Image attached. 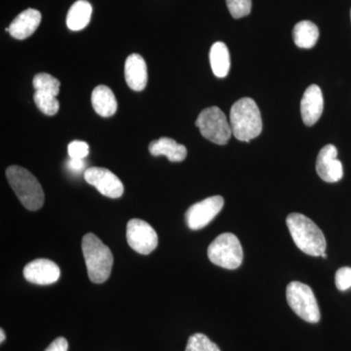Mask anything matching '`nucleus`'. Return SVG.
Segmentation results:
<instances>
[{"instance_id": "obj_1", "label": "nucleus", "mask_w": 351, "mask_h": 351, "mask_svg": "<svg viewBox=\"0 0 351 351\" xmlns=\"http://www.w3.org/2000/svg\"><path fill=\"white\" fill-rule=\"evenodd\" d=\"M295 244L306 255L321 257L326 250L327 243L322 230L304 215L292 213L286 219Z\"/></svg>"}, {"instance_id": "obj_2", "label": "nucleus", "mask_w": 351, "mask_h": 351, "mask_svg": "<svg viewBox=\"0 0 351 351\" xmlns=\"http://www.w3.org/2000/svg\"><path fill=\"white\" fill-rule=\"evenodd\" d=\"M230 121L233 136L241 142H250L263 131L260 108L251 98H242L233 104Z\"/></svg>"}, {"instance_id": "obj_3", "label": "nucleus", "mask_w": 351, "mask_h": 351, "mask_svg": "<svg viewBox=\"0 0 351 351\" xmlns=\"http://www.w3.org/2000/svg\"><path fill=\"white\" fill-rule=\"evenodd\" d=\"M82 252L90 280L98 284L106 282L110 278L113 265L110 248L93 233H87L82 239Z\"/></svg>"}, {"instance_id": "obj_4", "label": "nucleus", "mask_w": 351, "mask_h": 351, "mask_svg": "<svg viewBox=\"0 0 351 351\" xmlns=\"http://www.w3.org/2000/svg\"><path fill=\"white\" fill-rule=\"evenodd\" d=\"M6 178L14 193L27 210L38 211L43 206V189L29 171L20 166H10L7 168Z\"/></svg>"}, {"instance_id": "obj_5", "label": "nucleus", "mask_w": 351, "mask_h": 351, "mask_svg": "<svg viewBox=\"0 0 351 351\" xmlns=\"http://www.w3.org/2000/svg\"><path fill=\"white\" fill-rule=\"evenodd\" d=\"M208 258L214 265L226 269H239L243 262V250L239 239L233 233L219 234L210 244Z\"/></svg>"}, {"instance_id": "obj_6", "label": "nucleus", "mask_w": 351, "mask_h": 351, "mask_svg": "<svg viewBox=\"0 0 351 351\" xmlns=\"http://www.w3.org/2000/svg\"><path fill=\"white\" fill-rule=\"evenodd\" d=\"M286 297L289 306L302 320L309 323L319 322V306L309 286L299 281H293L288 285Z\"/></svg>"}, {"instance_id": "obj_7", "label": "nucleus", "mask_w": 351, "mask_h": 351, "mask_svg": "<svg viewBox=\"0 0 351 351\" xmlns=\"http://www.w3.org/2000/svg\"><path fill=\"white\" fill-rule=\"evenodd\" d=\"M195 125L199 128L201 135L214 144L226 145L232 137L230 124L218 107L203 110L196 119Z\"/></svg>"}, {"instance_id": "obj_8", "label": "nucleus", "mask_w": 351, "mask_h": 351, "mask_svg": "<svg viewBox=\"0 0 351 351\" xmlns=\"http://www.w3.org/2000/svg\"><path fill=\"white\" fill-rule=\"evenodd\" d=\"M126 237L129 246L142 255H149L158 245L156 230L143 219H132L128 221Z\"/></svg>"}, {"instance_id": "obj_9", "label": "nucleus", "mask_w": 351, "mask_h": 351, "mask_svg": "<svg viewBox=\"0 0 351 351\" xmlns=\"http://www.w3.org/2000/svg\"><path fill=\"white\" fill-rule=\"evenodd\" d=\"M223 205L225 200L219 195L211 196L195 203L189 208L184 215L186 225L193 230L205 228L216 218L217 215L223 209Z\"/></svg>"}, {"instance_id": "obj_10", "label": "nucleus", "mask_w": 351, "mask_h": 351, "mask_svg": "<svg viewBox=\"0 0 351 351\" xmlns=\"http://www.w3.org/2000/svg\"><path fill=\"white\" fill-rule=\"evenodd\" d=\"M84 179L107 197L119 198L123 195V184L117 175L106 168H89L84 172Z\"/></svg>"}, {"instance_id": "obj_11", "label": "nucleus", "mask_w": 351, "mask_h": 351, "mask_svg": "<svg viewBox=\"0 0 351 351\" xmlns=\"http://www.w3.org/2000/svg\"><path fill=\"white\" fill-rule=\"evenodd\" d=\"M316 172L324 182H337L343 176V164L338 159V149L327 145L321 149L316 159Z\"/></svg>"}, {"instance_id": "obj_12", "label": "nucleus", "mask_w": 351, "mask_h": 351, "mask_svg": "<svg viewBox=\"0 0 351 351\" xmlns=\"http://www.w3.org/2000/svg\"><path fill=\"white\" fill-rule=\"evenodd\" d=\"M24 276L29 282L38 285H50L59 280L61 270L52 261L38 258L25 265Z\"/></svg>"}, {"instance_id": "obj_13", "label": "nucleus", "mask_w": 351, "mask_h": 351, "mask_svg": "<svg viewBox=\"0 0 351 351\" xmlns=\"http://www.w3.org/2000/svg\"><path fill=\"white\" fill-rule=\"evenodd\" d=\"M324 110V99L322 91L317 85H311L301 101V114L302 121L306 126H313L322 115Z\"/></svg>"}, {"instance_id": "obj_14", "label": "nucleus", "mask_w": 351, "mask_h": 351, "mask_svg": "<svg viewBox=\"0 0 351 351\" xmlns=\"http://www.w3.org/2000/svg\"><path fill=\"white\" fill-rule=\"evenodd\" d=\"M41 22V14L36 9H27L20 13L11 23L6 32L12 38L23 40L29 38L38 29Z\"/></svg>"}, {"instance_id": "obj_15", "label": "nucleus", "mask_w": 351, "mask_h": 351, "mask_svg": "<svg viewBox=\"0 0 351 351\" xmlns=\"http://www.w3.org/2000/svg\"><path fill=\"white\" fill-rule=\"evenodd\" d=\"M125 80L133 91L141 92L147 83V69L144 58L138 54H132L125 62Z\"/></svg>"}, {"instance_id": "obj_16", "label": "nucleus", "mask_w": 351, "mask_h": 351, "mask_svg": "<svg viewBox=\"0 0 351 351\" xmlns=\"http://www.w3.org/2000/svg\"><path fill=\"white\" fill-rule=\"evenodd\" d=\"M149 149L152 156H166L171 162H182L188 156L186 147L171 138H160L154 141L149 144Z\"/></svg>"}, {"instance_id": "obj_17", "label": "nucleus", "mask_w": 351, "mask_h": 351, "mask_svg": "<svg viewBox=\"0 0 351 351\" xmlns=\"http://www.w3.org/2000/svg\"><path fill=\"white\" fill-rule=\"evenodd\" d=\"M95 112L101 117H112L117 110V101L110 88L99 85L93 90L91 96Z\"/></svg>"}, {"instance_id": "obj_18", "label": "nucleus", "mask_w": 351, "mask_h": 351, "mask_svg": "<svg viewBox=\"0 0 351 351\" xmlns=\"http://www.w3.org/2000/svg\"><path fill=\"white\" fill-rule=\"evenodd\" d=\"M92 6L86 0H77L69 8L66 25L71 31H82L91 20Z\"/></svg>"}, {"instance_id": "obj_19", "label": "nucleus", "mask_w": 351, "mask_h": 351, "mask_svg": "<svg viewBox=\"0 0 351 351\" xmlns=\"http://www.w3.org/2000/svg\"><path fill=\"white\" fill-rule=\"evenodd\" d=\"M293 38L298 47L309 49L317 43L319 29L317 25L311 21H302L295 25L293 29Z\"/></svg>"}, {"instance_id": "obj_20", "label": "nucleus", "mask_w": 351, "mask_h": 351, "mask_svg": "<svg viewBox=\"0 0 351 351\" xmlns=\"http://www.w3.org/2000/svg\"><path fill=\"white\" fill-rule=\"evenodd\" d=\"M210 64L217 77L223 78L230 73V56L228 46L223 43H216L210 50Z\"/></svg>"}, {"instance_id": "obj_21", "label": "nucleus", "mask_w": 351, "mask_h": 351, "mask_svg": "<svg viewBox=\"0 0 351 351\" xmlns=\"http://www.w3.org/2000/svg\"><path fill=\"white\" fill-rule=\"evenodd\" d=\"M34 100L36 107L44 114L52 117V115H55L59 112L60 103L57 100V97L54 95L36 91L34 95Z\"/></svg>"}, {"instance_id": "obj_22", "label": "nucleus", "mask_w": 351, "mask_h": 351, "mask_svg": "<svg viewBox=\"0 0 351 351\" xmlns=\"http://www.w3.org/2000/svg\"><path fill=\"white\" fill-rule=\"evenodd\" d=\"M60 83L54 76L48 73H38L34 77V87L36 91L43 92L58 96L60 93Z\"/></svg>"}, {"instance_id": "obj_23", "label": "nucleus", "mask_w": 351, "mask_h": 351, "mask_svg": "<svg viewBox=\"0 0 351 351\" xmlns=\"http://www.w3.org/2000/svg\"><path fill=\"white\" fill-rule=\"evenodd\" d=\"M186 351H221V350L216 343L210 341L207 336L197 332L189 339Z\"/></svg>"}, {"instance_id": "obj_24", "label": "nucleus", "mask_w": 351, "mask_h": 351, "mask_svg": "<svg viewBox=\"0 0 351 351\" xmlns=\"http://www.w3.org/2000/svg\"><path fill=\"white\" fill-rule=\"evenodd\" d=\"M230 13L234 19L246 17L251 13L252 0H226Z\"/></svg>"}, {"instance_id": "obj_25", "label": "nucleus", "mask_w": 351, "mask_h": 351, "mask_svg": "<svg viewBox=\"0 0 351 351\" xmlns=\"http://www.w3.org/2000/svg\"><path fill=\"white\" fill-rule=\"evenodd\" d=\"M68 152L71 158L84 159L89 154V145L82 141H73L69 145Z\"/></svg>"}, {"instance_id": "obj_26", "label": "nucleus", "mask_w": 351, "mask_h": 351, "mask_svg": "<svg viewBox=\"0 0 351 351\" xmlns=\"http://www.w3.org/2000/svg\"><path fill=\"white\" fill-rule=\"evenodd\" d=\"M335 282L339 291H346L351 287V267H341L337 271Z\"/></svg>"}, {"instance_id": "obj_27", "label": "nucleus", "mask_w": 351, "mask_h": 351, "mask_svg": "<svg viewBox=\"0 0 351 351\" xmlns=\"http://www.w3.org/2000/svg\"><path fill=\"white\" fill-rule=\"evenodd\" d=\"M69 343L63 337L55 339L51 345L46 348L45 351H68Z\"/></svg>"}, {"instance_id": "obj_28", "label": "nucleus", "mask_w": 351, "mask_h": 351, "mask_svg": "<svg viewBox=\"0 0 351 351\" xmlns=\"http://www.w3.org/2000/svg\"><path fill=\"white\" fill-rule=\"evenodd\" d=\"M85 165H86V164H85L84 159L71 158L68 162L69 170L75 173V174L82 173V171L84 170Z\"/></svg>"}, {"instance_id": "obj_29", "label": "nucleus", "mask_w": 351, "mask_h": 351, "mask_svg": "<svg viewBox=\"0 0 351 351\" xmlns=\"http://www.w3.org/2000/svg\"><path fill=\"white\" fill-rule=\"evenodd\" d=\"M5 341V332H4L3 329L0 330V341L3 343Z\"/></svg>"}, {"instance_id": "obj_30", "label": "nucleus", "mask_w": 351, "mask_h": 351, "mask_svg": "<svg viewBox=\"0 0 351 351\" xmlns=\"http://www.w3.org/2000/svg\"><path fill=\"white\" fill-rule=\"evenodd\" d=\"M321 257L326 258H327V254L326 253L323 254V255L321 256Z\"/></svg>"}, {"instance_id": "obj_31", "label": "nucleus", "mask_w": 351, "mask_h": 351, "mask_svg": "<svg viewBox=\"0 0 351 351\" xmlns=\"http://www.w3.org/2000/svg\"><path fill=\"white\" fill-rule=\"evenodd\" d=\"M350 17H351V11H350Z\"/></svg>"}]
</instances>
